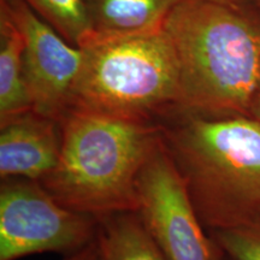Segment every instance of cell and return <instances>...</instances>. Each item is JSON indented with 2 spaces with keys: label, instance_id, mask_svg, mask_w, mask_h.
I'll list each match as a JSON object with an SVG mask.
<instances>
[{
  "label": "cell",
  "instance_id": "5b68a950",
  "mask_svg": "<svg viewBox=\"0 0 260 260\" xmlns=\"http://www.w3.org/2000/svg\"><path fill=\"white\" fill-rule=\"evenodd\" d=\"M98 229V217L61 205L39 181L2 180L0 260L46 252L74 254L96 239Z\"/></svg>",
  "mask_w": 260,
  "mask_h": 260
},
{
  "label": "cell",
  "instance_id": "52a82bcc",
  "mask_svg": "<svg viewBox=\"0 0 260 260\" xmlns=\"http://www.w3.org/2000/svg\"><path fill=\"white\" fill-rule=\"evenodd\" d=\"M24 41V76L31 109L58 119L70 105L82 50L35 14L23 0H0Z\"/></svg>",
  "mask_w": 260,
  "mask_h": 260
},
{
  "label": "cell",
  "instance_id": "277c9868",
  "mask_svg": "<svg viewBox=\"0 0 260 260\" xmlns=\"http://www.w3.org/2000/svg\"><path fill=\"white\" fill-rule=\"evenodd\" d=\"M81 50L69 107L155 124L177 113L180 68L164 28L95 37Z\"/></svg>",
  "mask_w": 260,
  "mask_h": 260
},
{
  "label": "cell",
  "instance_id": "4fadbf2b",
  "mask_svg": "<svg viewBox=\"0 0 260 260\" xmlns=\"http://www.w3.org/2000/svg\"><path fill=\"white\" fill-rule=\"evenodd\" d=\"M211 236L232 260H260V219L211 232Z\"/></svg>",
  "mask_w": 260,
  "mask_h": 260
},
{
  "label": "cell",
  "instance_id": "9c48e42d",
  "mask_svg": "<svg viewBox=\"0 0 260 260\" xmlns=\"http://www.w3.org/2000/svg\"><path fill=\"white\" fill-rule=\"evenodd\" d=\"M182 2L88 0V8L95 37H118L162 29L172 10Z\"/></svg>",
  "mask_w": 260,
  "mask_h": 260
},
{
  "label": "cell",
  "instance_id": "6da1fadb",
  "mask_svg": "<svg viewBox=\"0 0 260 260\" xmlns=\"http://www.w3.org/2000/svg\"><path fill=\"white\" fill-rule=\"evenodd\" d=\"M164 30L180 68L177 113L252 117L260 80V10L251 0H183Z\"/></svg>",
  "mask_w": 260,
  "mask_h": 260
},
{
  "label": "cell",
  "instance_id": "ba28073f",
  "mask_svg": "<svg viewBox=\"0 0 260 260\" xmlns=\"http://www.w3.org/2000/svg\"><path fill=\"white\" fill-rule=\"evenodd\" d=\"M61 149L58 119L34 110L0 122V177L41 181L57 167Z\"/></svg>",
  "mask_w": 260,
  "mask_h": 260
},
{
  "label": "cell",
  "instance_id": "5bb4252c",
  "mask_svg": "<svg viewBox=\"0 0 260 260\" xmlns=\"http://www.w3.org/2000/svg\"><path fill=\"white\" fill-rule=\"evenodd\" d=\"M64 260H102L96 239L90 245L84 247L83 249H81V251L74 253V254L67 255V258Z\"/></svg>",
  "mask_w": 260,
  "mask_h": 260
},
{
  "label": "cell",
  "instance_id": "3957f363",
  "mask_svg": "<svg viewBox=\"0 0 260 260\" xmlns=\"http://www.w3.org/2000/svg\"><path fill=\"white\" fill-rule=\"evenodd\" d=\"M57 167L41 181L61 205L98 218L138 211L136 181L160 125L69 107L59 119Z\"/></svg>",
  "mask_w": 260,
  "mask_h": 260
},
{
  "label": "cell",
  "instance_id": "e0dca14e",
  "mask_svg": "<svg viewBox=\"0 0 260 260\" xmlns=\"http://www.w3.org/2000/svg\"><path fill=\"white\" fill-rule=\"evenodd\" d=\"M225 260H226V255H225ZM228 260H232L230 258H228Z\"/></svg>",
  "mask_w": 260,
  "mask_h": 260
},
{
  "label": "cell",
  "instance_id": "7c38bea8",
  "mask_svg": "<svg viewBox=\"0 0 260 260\" xmlns=\"http://www.w3.org/2000/svg\"><path fill=\"white\" fill-rule=\"evenodd\" d=\"M39 17L76 47L95 37L88 0H23Z\"/></svg>",
  "mask_w": 260,
  "mask_h": 260
},
{
  "label": "cell",
  "instance_id": "8992f818",
  "mask_svg": "<svg viewBox=\"0 0 260 260\" xmlns=\"http://www.w3.org/2000/svg\"><path fill=\"white\" fill-rule=\"evenodd\" d=\"M138 216L167 260H225L195 211L161 138L136 181Z\"/></svg>",
  "mask_w": 260,
  "mask_h": 260
},
{
  "label": "cell",
  "instance_id": "7a4b0ae2",
  "mask_svg": "<svg viewBox=\"0 0 260 260\" xmlns=\"http://www.w3.org/2000/svg\"><path fill=\"white\" fill-rule=\"evenodd\" d=\"M161 141L210 232L260 219V123L249 116L174 113Z\"/></svg>",
  "mask_w": 260,
  "mask_h": 260
},
{
  "label": "cell",
  "instance_id": "8fae6325",
  "mask_svg": "<svg viewBox=\"0 0 260 260\" xmlns=\"http://www.w3.org/2000/svg\"><path fill=\"white\" fill-rule=\"evenodd\" d=\"M96 242L102 260H167L136 212L100 218Z\"/></svg>",
  "mask_w": 260,
  "mask_h": 260
},
{
  "label": "cell",
  "instance_id": "9a60e30c",
  "mask_svg": "<svg viewBox=\"0 0 260 260\" xmlns=\"http://www.w3.org/2000/svg\"><path fill=\"white\" fill-rule=\"evenodd\" d=\"M252 117L260 123V80L252 104Z\"/></svg>",
  "mask_w": 260,
  "mask_h": 260
},
{
  "label": "cell",
  "instance_id": "30bf717a",
  "mask_svg": "<svg viewBox=\"0 0 260 260\" xmlns=\"http://www.w3.org/2000/svg\"><path fill=\"white\" fill-rule=\"evenodd\" d=\"M22 32L0 3V122L31 109L23 61Z\"/></svg>",
  "mask_w": 260,
  "mask_h": 260
},
{
  "label": "cell",
  "instance_id": "2e32d148",
  "mask_svg": "<svg viewBox=\"0 0 260 260\" xmlns=\"http://www.w3.org/2000/svg\"><path fill=\"white\" fill-rule=\"evenodd\" d=\"M251 2L256 6V8L260 10V0H251Z\"/></svg>",
  "mask_w": 260,
  "mask_h": 260
}]
</instances>
